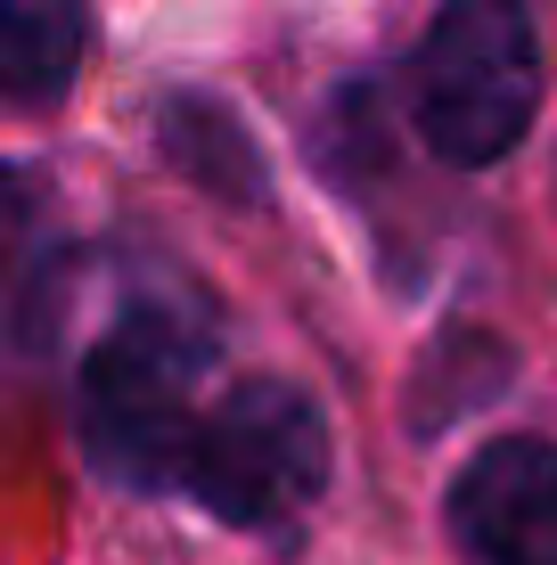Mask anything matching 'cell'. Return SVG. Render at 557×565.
<instances>
[{"mask_svg":"<svg viewBox=\"0 0 557 565\" xmlns=\"http://www.w3.org/2000/svg\"><path fill=\"white\" fill-rule=\"evenodd\" d=\"M214 311L181 287H140L74 361V435L124 492H172L214 377Z\"/></svg>","mask_w":557,"mask_h":565,"instance_id":"1","label":"cell"},{"mask_svg":"<svg viewBox=\"0 0 557 565\" xmlns=\"http://www.w3.org/2000/svg\"><path fill=\"white\" fill-rule=\"evenodd\" d=\"M542 115V25L533 0H443L410 50V131L435 164L484 172L525 148Z\"/></svg>","mask_w":557,"mask_h":565,"instance_id":"2","label":"cell"},{"mask_svg":"<svg viewBox=\"0 0 557 565\" xmlns=\"http://www.w3.org/2000/svg\"><path fill=\"white\" fill-rule=\"evenodd\" d=\"M329 418L303 385L246 377L205 402L172 500H197L214 524H238V533H279L329 492Z\"/></svg>","mask_w":557,"mask_h":565,"instance_id":"3","label":"cell"},{"mask_svg":"<svg viewBox=\"0 0 557 565\" xmlns=\"http://www.w3.org/2000/svg\"><path fill=\"white\" fill-rule=\"evenodd\" d=\"M451 533L475 565H557V443L501 435L451 483Z\"/></svg>","mask_w":557,"mask_h":565,"instance_id":"4","label":"cell"},{"mask_svg":"<svg viewBox=\"0 0 557 565\" xmlns=\"http://www.w3.org/2000/svg\"><path fill=\"white\" fill-rule=\"evenodd\" d=\"M90 50V9L83 0H0V74L17 107H50L74 90Z\"/></svg>","mask_w":557,"mask_h":565,"instance_id":"5","label":"cell"}]
</instances>
